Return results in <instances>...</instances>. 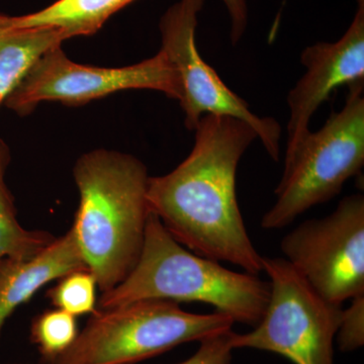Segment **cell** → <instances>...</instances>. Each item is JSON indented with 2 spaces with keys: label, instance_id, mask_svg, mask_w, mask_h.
<instances>
[{
  "label": "cell",
  "instance_id": "obj_1",
  "mask_svg": "<svg viewBox=\"0 0 364 364\" xmlns=\"http://www.w3.org/2000/svg\"><path fill=\"white\" fill-rule=\"evenodd\" d=\"M193 150L169 173L149 177L147 202L165 229L191 252L263 272L239 208L237 169L257 134L241 119L205 114L196 124Z\"/></svg>",
  "mask_w": 364,
  "mask_h": 364
},
{
  "label": "cell",
  "instance_id": "obj_2",
  "mask_svg": "<svg viewBox=\"0 0 364 364\" xmlns=\"http://www.w3.org/2000/svg\"><path fill=\"white\" fill-rule=\"evenodd\" d=\"M73 174L80 200L71 230L86 267L107 293L126 279L142 253L150 176L138 158L107 150L83 154Z\"/></svg>",
  "mask_w": 364,
  "mask_h": 364
},
{
  "label": "cell",
  "instance_id": "obj_3",
  "mask_svg": "<svg viewBox=\"0 0 364 364\" xmlns=\"http://www.w3.org/2000/svg\"><path fill=\"white\" fill-rule=\"evenodd\" d=\"M269 296V282L191 252L150 213L135 268L119 286L102 294L97 309L111 310L144 299L196 301L214 306L215 312L229 316L235 323L255 327Z\"/></svg>",
  "mask_w": 364,
  "mask_h": 364
},
{
  "label": "cell",
  "instance_id": "obj_4",
  "mask_svg": "<svg viewBox=\"0 0 364 364\" xmlns=\"http://www.w3.org/2000/svg\"><path fill=\"white\" fill-rule=\"evenodd\" d=\"M364 165V82L348 86L341 111L309 132L284 156L275 203L261 220L265 230L284 229L316 205L339 195Z\"/></svg>",
  "mask_w": 364,
  "mask_h": 364
},
{
  "label": "cell",
  "instance_id": "obj_5",
  "mask_svg": "<svg viewBox=\"0 0 364 364\" xmlns=\"http://www.w3.org/2000/svg\"><path fill=\"white\" fill-rule=\"evenodd\" d=\"M234 323L225 314L189 313L166 299L97 309L74 343L43 364H134L227 331Z\"/></svg>",
  "mask_w": 364,
  "mask_h": 364
},
{
  "label": "cell",
  "instance_id": "obj_6",
  "mask_svg": "<svg viewBox=\"0 0 364 364\" xmlns=\"http://www.w3.org/2000/svg\"><path fill=\"white\" fill-rule=\"evenodd\" d=\"M270 296L251 332L233 333V348L279 354L294 364H335L342 306L326 301L284 258H262Z\"/></svg>",
  "mask_w": 364,
  "mask_h": 364
},
{
  "label": "cell",
  "instance_id": "obj_7",
  "mask_svg": "<svg viewBox=\"0 0 364 364\" xmlns=\"http://www.w3.org/2000/svg\"><path fill=\"white\" fill-rule=\"evenodd\" d=\"M129 90L160 91L178 102L182 97L178 73L162 51L134 65L102 68L75 63L57 47L28 69L4 105L26 116L42 102L78 107Z\"/></svg>",
  "mask_w": 364,
  "mask_h": 364
},
{
  "label": "cell",
  "instance_id": "obj_8",
  "mask_svg": "<svg viewBox=\"0 0 364 364\" xmlns=\"http://www.w3.org/2000/svg\"><path fill=\"white\" fill-rule=\"evenodd\" d=\"M284 259L330 303L364 294V196L340 200L331 214L306 220L280 242Z\"/></svg>",
  "mask_w": 364,
  "mask_h": 364
},
{
  "label": "cell",
  "instance_id": "obj_9",
  "mask_svg": "<svg viewBox=\"0 0 364 364\" xmlns=\"http://www.w3.org/2000/svg\"><path fill=\"white\" fill-rule=\"evenodd\" d=\"M205 0H178L163 14L159 23L161 49L181 79L179 100L189 131L205 114L236 117L252 127L268 155L279 157L282 127L277 119L259 117L249 109L247 102L230 90L217 72L202 58L196 43L198 14Z\"/></svg>",
  "mask_w": 364,
  "mask_h": 364
},
{
  "label": "cell",
  "instance_id": "obj_10",
  "mask_svg": "<svg viewBox=\"0 0 364 364\" xmlns=\"http://www.w3.org/2000/svg\"><path fill=\"white\" fill-rule=\"evenodd\" d=\"M306 73L287 95L289 119L287 153L291 152L310 132L318 107L341 86L364 82V6L337 42H318L301 54Z\"/></svg>",
  "mask_w": 364,
  "mask_h": 364
},
{
  "label": "cell",
  "instance_id": "obj_11",
  "mask_svg": "<svg viewBox=\"0 0 364 364\" xmlns=\"http://www.w3.org/2000/svg\"><path fill=\"white\" fill-rule=\"evenodd\" d=\"M76 270L90 269L71 228L32 257L0 259V337L7 318L18 306L46 284Z\"/></svg>",
  "mask_w": 364,
  "mask_h": 364
},
{
  "label": "cell",
  "instance_id": "obj_12",
  "mask_svg": "<svg viewBox=\"0 0 364 364\" xmlns=\"http://www.w3.org/2000/svg\"><path fill=\"white\" fill-rule=\"evenodd\" d=\"M66 40L57 28H20L0 13V105L43 55Z\"/></svg>",
  "mask_w": 364,
  "mask_h": 364
},
{
  "label": "cell",
  "instance_id": "obj_13",
  "mask_svg": "<svg viewBox=\"0 0 364 364\" xmlns=\"http://www.w3.org/2000/svg\"><path fill=\"white\" fill-rule=\"evenodd\" d=\"M135 0H57L36 13L14 16L20 28H54L67 40L97 33L107 21Z\"/></svg>",
  "mask_w": 364,
  "mask_h": 364
},
{
  "label": "cell",
  "instance_id": "obj_14",
  "mask_svg": "<svg viewBox=\"0 0 364 364\" xmlns=\"http://www.w3.org/2000/svg\"><path fill=\"white\" fill-rule=\"evenodd\" d=\"M11 162V149L0 139V259L32 257L56 239L49 232L26 229L18 221L14 196L6 182Z\"/></svg>",
  "mask_w": 364,
  "mask_h": 364
},
{
  "label": "cell",
  "instance_id": "obj_15",
  "mask_svg": "<svg viewBox=\"0 0 364 364\" xmlns=\"http://www.w3.org/2000/svg\"><path fill=\"white\" fill-rule=\"evenodd\" d=\"M78 334L76 317L59 309L37 316L31 327V341L38 347L42 363L64 353Z\"/></svg>",
  "mask_w": 364,
  "mask_h": 364
},
{
  "label": "cell",
  "instance_id": "obj_16",
  "mask_svg": "<svg viewBox=\"0 0 364 364\" xmlns=\"http://www.w3.org/2000/svg\"><path fill=\"white\" fill-rule=\"evenodd\" d=\"M47 293L52 305L74 317L97 311V282L90 270H76L58 279Z\"/></svg>",
  "mask_w": 364,
  "mask_h": 364
},
{
  "label": "cell",
  "instance_id": "obj_17",
  "mask_svg": "<svg viewBox=\"0 0 364 364\" xmlns=\"http://www.w3.org/2000/svg\"><path fill=\"white\" fill-rule=\"evenodd\" d=\"M348 308L342 309L336 337L340 350H358L364 344V294L350 299Z\"/></svg>",
  "mask_w": 364,
  "mask_h": 364
},
{
  "label": "cell",
  "instance_id": "obj_18",
  "mask_svg": "<svg viewBox=\"0 0 364 364\" xmlns=\"http://www.w3.org/2000/svg\"><path fill=\"white\" fill-rule=\"evenodd\" d=\"M233 333L230 329L200 340L198 351L183 363L177 364H231Z\"/></svg>",
  "mask_w": 364,
  "mask_h": 364
},
{
  "label": "cell",
  "instance_id": "obj_19",
  "mask_svg": "<svg viewBox=\"0 0 364 364\" xmlns=\"http://www.w3.org/2000/svg\"><path fill=\"white\" fill-rule=\"evenodd\" d=\"M231 21L232 44L240 42L248 25V6L246 0H222Z\"/></svg>",
  "mask_w": 364,
  "mask_h": 364
},
{
  "label": "cell",
  "instance_id": "obj_20",
  "mask_svg": "<svg viewBox=\"0 0 364 364\" xmlns=\"http://www.w3.org/2000/svg\"><path fill=\"white\" fill-rule=\"evenodd\" d=\"M358 1V6H364V0H356Z\"/></svg>",
  "mask_w": 364,
  "mask_h": 364
},
{
  "label": "cell",
  "instance_id": "obj_21",
  "mask_svg": "<svg viewBox=\"0 0 364 364\" xmlns=\"http://www.w3.org/2000/svg\"><path fill=\"white\" fill-rule=\"evenodd\" d=\"M7 364H25V363H7Z\"/></svg>",
  "mask_w": 364,
  "mask_h": 364
}]
</instances>
